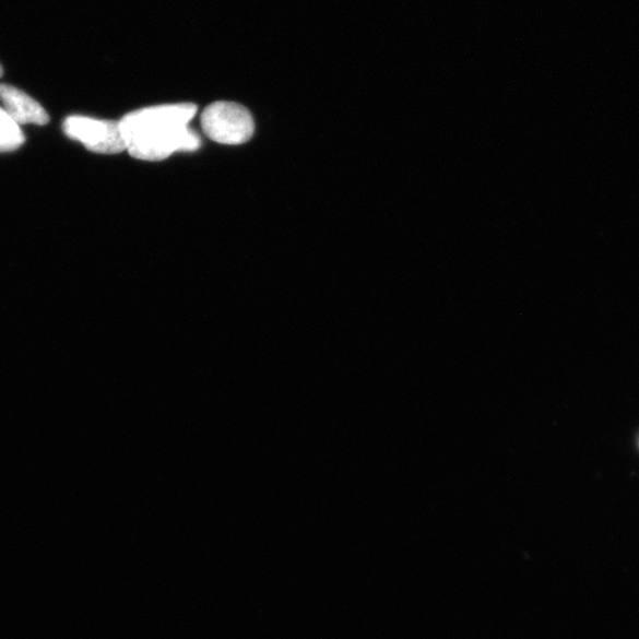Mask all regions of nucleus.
<instances>
[{"label":"nucleus","mask_w":639,"mask_h":639,"mask_svg":"<svg viewBox=\"0 0 639 639\" xmlns=\"http://www.w3.org/2000/svg\"><path fill=\"white\" fill-rule=\"evenodd\" d=\"M0 102L9 117L20 125L45 126L50 121L48 113L35 99L13 85L0 83Z\"/></svg>","instance_id":"4"},{"label":"nucleus","mask_w":639,"mask_h":639,"mask_svg":"<svg viewBox=\"0 0 639 639\" xmlns=\"http://www.w3.org/2000/svg\"><path fill=\"white\" fill-rule=\"evenodd\" d=\"M204 133L222 145H244L255 133L250 111L238 104L218 102L204 109L201 117Z\"/></svg>","instance_id":"2"},{"label":"nucleus","mask_w":639,"mask_h":639,"mask_svg":"<svg viewBox=\"0 0 639 639\" xmlns=\"http://www.w3.org/2000/svg\"><path fill=\"white\" fill-rule=\"evenodd\" d=\"M63 131L94 153L118 154L126 151L120 121L74 116L64 120Z\"/></svg>","instance_id":"3"},{"label":"nucleus","mask_w":639,"mask_h":639,"mask_svg":"<svg viewBox=\"0 0 639 639\" xmlns=\"http://www.w3.org/2000/svg\"><path fill=\"white\" fill-rule=\"evenodd\" d=\"M3 74H4V73H3V67H2V66H0V78H2V76H3Z\"/></svg>","instance_id":"6"},{"label":"nucleus","mask_w":639,"mask_h":639,"mask_svg":"<svg viewBox=\"0 0 639 639\" xmlns=\"http://www.w3.org/2000/svg\"><path fill=\"white\" fill-rule=\"evenodd\" d=\"M197 109L193 104H175L127 114L120 120L126 151L144 162H162L177 152L197 151L202 141L190 127Z\"/></svg>","instance_id":"1"},{"label":"nucleus","mask_w":639,"mask_h":639,"mask_svg":"<svg viewBox=\"0 0 639 639\" xmlns=\"http://www.w3.org/2000/svg\"><path fill=\"white\" fill-rule=\"evenodd\" d=\"M25 142L24 133L9 114L0 108V152L19 150Z\"/></svg>","instance_id":"5"}]
</instances>
